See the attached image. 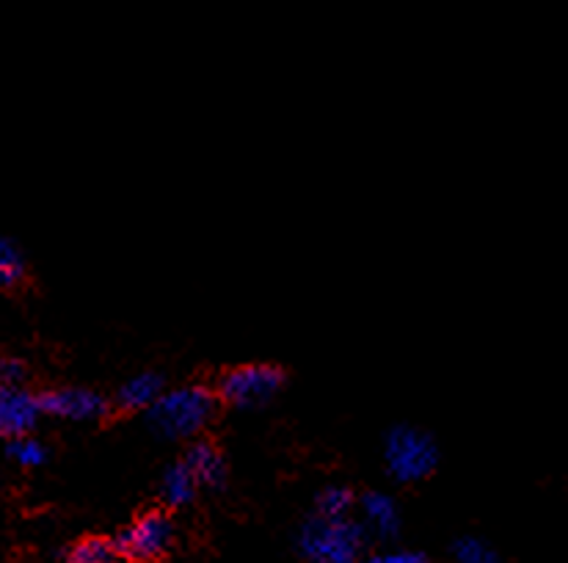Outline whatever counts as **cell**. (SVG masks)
<instances>
[{
	"label": "cell",
	"mask_w": 568,
	"mask_h": 563,
	"mask_svg": "<svg viewBox=\"0 0 568 563\" xmlns=\"http://www.w3.org/2000/svg\"><path fill=\"white\" fill-rule=\"evenodd\" d=\"M22 375H26V368H22L20 362H0V386H22Z\"/></svg>",
	"instance_id": "17"
},
{
	"label": "cell",
	"mask_w": 568,
	"mask_h": 563,
	"mask_svg": "<svg viewBox=\"0 0 568 563\" xmlns=\"http://www.w3.org/2000/svg\"><path fill=\"white\" fill-rule=\"evenodd\" d=\"M116 544L108 539H83L72 547V563H116Z\"/></svg>",
	"instance_id": "14"
},
{
	"label": "cell",
	"mask_w": 568,
	"mask_h": 563,
	"mask_svg": "<svg viewBox=\"0 0 568 563\" xmlns=\"http://www.w3.org/2000/svg\"><path fill=\"white\" fill-rule=\"evenodd\" d=\"M174 542V525L161 511L139 516L133 525L124 527V533L116 542V553L128 561L150 563L163 559Z\"/></svg>",
	"instance_id": "5"
},
{
	"label": "cell",
	"mask_w": 568,
	"mask_h": 563,
	"mask_svg": "<svg viewBox=\"0 0 568 563\" xmlns=\"http://www.w3.org/2000/svg\"><path fill=\"white\" fill-rule=\"evenodd\" d=\"M298 542L306 559L315 563H356L365 544V531L351 520L312 516Z\"/></svg>",
	"instance_id": "2"
},
{
	"label": "cell",
	"mask_w": 568,
	"mask_h": 563,
	"mask_svg": "<svg viewBox=\"0 0 568 563\" xmlns=\"http://www.w3.org/2000/svg\"><path fill=\"white\" fill-rule=\"evenodd\" d=\"M367 563H428V561H425V555L419 553H386V555H376V559H371Z\"/></svg>",
	"instance_id": "18"
},
{
	"label": "cell",
	"mask_w": 568,
	"mask_h": 563,
	"mask_svg": "<svg viewBox=\"0 0 568 563\" xmlns=\"http://www.w3.org/2000/svg\"><path fill=\"white\" fill-rule=\"evenodd\" d=\"M354 509V494L343 486H328L317 494V516L328 520H345V514Z\"/></svg>",
	"instance_id": "13"
},
{
	"label": "cell",
	"mask_w": 568,
	"mask_h": 563,
	"mask_svg": "<svg viewBox=\"0 0 568 563\" xmlns=\"http://www.w3.org/2000/svg\"><path fill=\"white\" fill-rule=\"evenodd\" d=\"M39 403H42V412L61 420H75V423L100 420L108 412L105 398L87 386H61V390L44 392Z\"/></svg>",
	"instance_id": "6"
},
{
	"label": "cell",
	"mask_w": 568,
	"mask_h": 563,
	"mask_svg": "<svg viewBox=\"0 0 568 563\" xmlns=\"http://www.w3.org/2000/svg\"><path fill=\"white\" fill-rule=\"evenodd\" d=\"M215 412V395L207 386L189 384L163 392L150 409V425L169 440H189L210 423Z\"/></svg>",
	"instance_id": "1"
},
{
	"label": "cell",
	"mask_w": 568,
	"mask_h": 563,
	"mask_svg": "<svg viewBox=\"0 0 568 563\" xmlns=\"http://www.w3.org/2000/svg\"><path fill=\"white\" fill-rule=\"evenodd\" d=\"M11 459H14L20 468H39L48 456V451L42 448V442H37L33 436H20V440H11L9 448H6Z\"/></svg>",
	"instance_id": "15"
},
{
	"label": "cell",
	"mask_w": 568,
	"mask_h": 563,
	"mask_svg": "<svg viewBox=\"0 0 568 563\" xmlns=\"http://www.w3.org/2000/svg\"><path fill=\"white\" fill-rule=\"evenodd\" d=\"M185 468L191 470L196 483H204V486H221L226 475L224 459H221L219 448L210 445V442H196L191 448L189 456H185Z\"/></svg>",
	"instance_id": "8"
},
{
	"label": "cell",
	"mask_w": 568,
	"mask_h": 563,
	"mask_svg": "<svg viewBox=\"0 0 568 563\" xmlns=\"http://www.w3.org/2000/svg\"><path fill=\"white\" fill-rule=\"evenodd\" d=\"M365 522L373 527V533L378 536H395L397 527H400V514H397V505L389 494L384 492H367L359 503Z\"/></svg>",
	"instance_id": "9"
},
{
	"label": "cell",
	"mask_w": 568,
	"mask_h": 563,
	"mask_svg": "<svg viewBox=\"0 0 568 563\" xmlns=\"http://www.w3.org/2000/svg\"><path fill=\"white\" fill-rule=\"evenodd\" d=\"M42 403L22 386H0V440H20L37 425Z\"/></svg>",
	"instance_id": "7"
},
{
	"label": "cell",
	"mask_w": 568,
	"mask_h": 563,
	"mask_svg": "<svg viewBox=\"0 0 568 563\" xmlns=\"http://www.w3.org/2000/svg\"><path fill=\"white\" fill-rule=\"evenodd\" d=\"M196 477L191 475V470L185 468V462H178L172 464V468L166 470V475H163V494H166V500L172 505H185L191 503L193 494H196Z\"/></svg>",
	"instance_id": "11"
},
{
	"label": "cell",
	"mask_w": 568,
	"mask_h": 563,
	"mask_svg": "<svg viewBox=\"0 0 568 563\" xmlns=\"http://www.w3.org/2000/svg\"><path fill=\"white\" fill-rule=\"evenodd\" d=\"M284 375L274 365H241L221 375L219 395L241 409L268 403L280 392Z\"/></svg>",
	"instance_id": "4"
},
{
	"label": "cell",
	"mask_w": 568,
	"mask_h": 563,
	"mask_svg": "<svg viewBox=\"0 0 568 563\" xmlns=\"http://www.w3.org/2000/svg\"><path fill=\"white\" fill-rule=\"evenodd\" d=\"M453 553H456L458 563H499L497 553H494L486 542H480V539H475V536L458 539L456 547H453Z\"/></svg>",
	"instance_id": "16"
},
{
	"label": "cell",
	"mask_w": 568,
	"mask_h": 563,
	"mask_svg": "<svg viewBox=\"0 0 568 563\" xmlns=\"http://www.w3.org/2000/svg\"><path fill=\"white\" fill-rule=\"evenodd\" d=\"M384 459L392 477L403 483H414L434 472L436 462H439V451H436V442L425 431L414 429V425H395L386 434Z\"/></svg>",
	"instance_id": "3"
},
{
	"label": "cell",
	"mask_w": 568,
	"mask_h": 563,
	"mask_svg": "<svg viewBox=\"0 0 568 563\" xmlns=\"http://www.w3.org/2000/svg\"><path fill=\"white\" fill-rule=\"evenodd\" d=\"M22 277H26V260L20 249L9 238H0V290L14 288Z\"/></svg>",
	"instance_id": "12"
},
{
	"label": "cell",
	"mask_w": 568,
	"mask_h": 563,
	"mask_svg": "<svg viewBox=\"0 0 568 563\" xmlns=\"http://www.w3.org/2000/svg\"><path fill=\"white\" fill-rule=\"evenodd\" d=\"M163 395V379L158 373H141L124 381L119 390V406L122 409H152V403Z\"/></svg>",
	"instance_id": "10"
}]
</instances>
